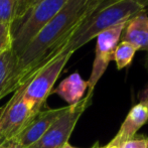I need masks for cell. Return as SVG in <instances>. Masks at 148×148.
<instances>
[{
    "label": "cell",
    "mask_w": 148,
    "mask_h": 148,
    "mask_svg": "<svg viewBox=\"0 0 148 148\" xmlns=\"http://www.w3.org/2000/svg\"><path fill=\"white\" fill-rule=\"evenodd\" d=\"M146 11L136 0H103L70 36L64 51L74 53L101 32Z\"/></svg>",
    "instance_id": "1"
},
{
    "label": "cell",
    "mask_w": 148,
    "mask_h": 148,
    "mask_svg": "<svg viewBox=\"0 0 148 148\" xmlns=\"http://www.w3.org/2000/svg\"><path fill=\"white\" fill-rule=\"evenodd\" d=\"M70 0H40L11 24L12 51L17 58L39 30L49 23Z\"/></svg>",
    "instance_id": "2"
},
{
    "label": "cell",
    "mask_w": 148,
    "mask_h": 148,
    "mask_svg": "<svg viewBox=\"0 0 148 148\" xmlns=\"http://www.w3.org/2000/svg\"><path fill=\"white\" fill-rule=\"evenodd\" d=\"M72 56L73 53H62L41 69L27 85L23 86V99L27 102L34 113L39 112L45 105V101L53 91V85Z\"/></svg>",
    "instance_id": "3"
},
{
    "label": "cell",
    "mask_w": 148,
    "mask_h": 148,
    "mask_svg": "<svg viewBox=\"0 0 148 148\" xmlns=\"http://www.w3.org/2000/svg\"><path fill=\"white\" fill-rule=\"evenodd\" d=\"M23 92L24 87L14 92L0 119V148H5L8 143L18 138L36 114L23 99Z\"/></svg>",
    "instance_id": "4"
},
{
    "label": "cell",
    "mask_w": 148,
    "mask_h": 148,
    "mask_svg": "<svg viewBox=\"0 0 148 148\" xmlns=\"http://www.w3.org/2000/svg\"><path fill=\"white\" fill-rule=\"evenodd\" d=\"M93 96L86 95L80 102L66 107V111L47 129L42 137L29 148H62L68 143L76 124L92 102Z\"/></svg>",
    "instance_id": "5"
},
{
    "label": "cell",
    "mask_w": 148,
    "mask_h": 148,
    "mask_svg": "<svg viewBox=\"0 0 148 148\" xmlns=\"http://www.w3.org/2000/svg\"><path fill=\"white\" fill-rule=\"evenodd\" d=\"M125 23H120L108 28L105 31L101 32L97 37L95 49V59L93 62V68L90 75L88 83V93L87 95L93 96V92L97 83L102 78L104 73L108 68V64L113 60L114 51L116 47L120 42L121 34L124 29Z\"/></svg>",
    "instance_id": "6"
},
{
    "label": "cell",
    "mask_w": 148,
    "mask_h": 148,
    "mask_svg": "<svg viewBox=\"0 0 148 148\" xmlns=\"http://www.w3.org/2000/svg\"><path fill=\"white\" fill-rule=\"evenodd\" d=\"M148 121V87L141 93V98L137 104H135L125 120L123 121L120 129L113 139L108 143L109 147H118L123 142L133 138L139 131V129L144 126Z\"/></svg>",
    "instance_id": "7"
},
{
    "label": "cell",
    "mask_w": 148,
    "mask_h": 148,
    "mask_svg": "<svg viewBox=\"0 0 148 148\" xmlns=\"http://www.w3.org/2000/svg\"><path fill=\"white\" fill-rule=\"evenodd\" d=\"M66 107L57 109H41L38 113L35 114L29 124L17 138L23 148H29L31 145L36 143L45 135L51 124L66 111Z\"/></svg>",
    "instance_id": "8"
},
{
    "label": "cell",
    "mask_w": 148,
    "mask_h": 148,
    "mask_svg": "<svg viewBox=\"0 0 148 148\" xmlns=\"http://www.w3.org/2000/svg\"><path fill=\"white\" fill-rule=\"evenodd\" d=\"M121 41L131 43L137 51L148 53V15L146 11L137 13L125 23Z\"/></svg>",
    "instance_id": "9"
},
{
    "label": "cell",
    "mask_w": 148,
    "mask_h": 148,
    "mask_svg": "<svg viewBox=\"0 0 148 148\" xmlns=\"http://www.w3.org/2000/svg\"><path fill=\"white\" fill-rule=\"evenodd\" d=\"M88 90V83L83 80L79 73H74L62 80L53 91L62 100L70 105H75L84 98L86 91Z\"/></svg>",
    "instance_id": "10"
},
{
    "label": "cell",
    "mask_w": 148,
    "mask_h": 148,
    "mask_svg": "<svg viewBox=\"0 0 148 148\" xmlns=\"http://www.w3.org/2000/svg\"><path fill=\"white\" fill-rule=\"evenodd\" d=\"M18 58L12 49L0 53V100L6 96L8 83L14 74Z\"/></svg>",
    "instance_id": "11"
},
{
    "label": "cell",
    "mask_w": 148,
    "mask_h": 148,
    "mask_svg": "<svg viewBox=\"0 0 148 148\" xmlns=\"http://www.w3.org/2000/svg\"><path fill=\"white\" fill-rule=\"evenodd\" d=\"M136 51L137 49L131 43L127 41H120L116 47L113 56V60H115L117 70H122L128 66L132 62Z\"/></svg>",
    "instance_id": "12"
},
{
    "label": "cell",
    "mask_w": 148,
    "mask_h": 148,
    "mask_svg": "<svg viewBox=\"0 0 148 148\" xmlns=\"http://www.w3.org/2000/svg\"><path fill=\"white\" fill-rule=\"evenodd\" d=\"M23 0H0V22L11 25Z\"/></svg>",
    "instance_id": "13"
},
{
    "label": "cell",
    "mask_w": 148,
    "mask_h": 148,
    "mask_svg": "<svg viewBox=\"0 0 148 148\" xmlns=\"http://www.w3.org/2000/svg\"><path fill=\"white\" fill-rule=\"evenodd\" d=\"M12 47L11 25L0 22V53Z\"/></svg>",
    "instance_id": "14"
},
{
    "label": "cell",
    "mask_w": 148,
    "mask_h": 148,
    "mask_svg": "<svg viewBox=\"0 0 148 148\" xmlns=\"http://www.w3.org/2000/svg\"><path fill=\"white\" fill-rule=\"evenodd\" d=\"M119 148H148V138L144 136L133 137L123 142Z\"/></svg>",
    "instance_id": "15"
},
{
    "label": "cell",
    "mask_w": 148,
    "mask_h": 148,
    "mask_svg": "<svg viewBox=\"0 0 148 148\" xmlns=\"http://www.w3.org/2000/svg\"><path fill=\"white\" fill-rule=\"evenodd\" d=\"M39 1H40V0H23L22 3H21V5H20L19 9H18V11H17V15H16L15 20L18 19V18H20V17H22V16H23L24 14H25L26 12L30 9V8H32L33 6H34L35 4ZM15 20H14V21H15Z\"/></svg>",
    "instance_id": "16"
},
{
    "label": "cell",
    "mask_w": 148,
    "mask_h": 148,
    "mask_svg": "<svg viewBox=\"0 0 148 148\" xmlns=\"http://www.w3.org/2000/svg\"><path fill=\"white\" fill-rule=\"evenodd\" d=\"M5 148H23V146L21 145L20 141L16 138V139H14V140H12L11 142L8 143V145Z\"/></svg>",
    "instance_id": "17"
},
{
    "label": "cell",
    "mask_w": 148,
    "mask_h": 148,
    "mask_svg": "<svg viewBox=\"0 0 148 148\" xmlns=\"http://www.w3.org/2000/svg\"><path fill=\"white\" fill-rule=\"evenodd\" d=\"M136 1L138 2V3L140 4V5L142 6L145 10L148 9V0H136Z\"/></svg>",
    "instance_id": "18"
},
{
    "label": "cell",
    "mask_w": 148,
    "mask_h": 148,
    "mask_svg": "<svg viewBox=\"0 0 148 148\" xmlns=\"http://www.w3.org/2000/svg\"><path fill=\"white\" fill-rule=\"evenodd\" d=\"M6 109H7V103H6L5 105L2 106V107H0V119H1L2 115L4 114V112H5Z\"/></svg>",
    "instance_id": "19"
},
{
    "label": "cell",
    "mask_w": 148,
    "mask_h": 148,
    "mask_svg": "<svg viewBox=\"0 0 148 148\" xmlns=\"http://www.w3.org/2000/svg\"><path fill=\"white\" fill-rule=\"evenodd\" d=\"M62 148H78V147H75V146H73V145H71L70 143H66V144L62 146Z\"/></svg>",
    "instance_id": "20"
},
{
    "label": "cell",
    "mask_w": 148,
    "mask_h": 148,
    "mask_svg": "<svg viewBox=\"0 0 148 148\" xmlns=\"http://www.w3.org/2000/svg\"><path fill=\"white\" fill-rule=\"evenodd\" d=\"M144 66H145V68H146V70L148 71V53H147L146 58H145V62H144Z\"/></svg>",
    "instance_id": "21"
},
{
    "label": "cell",
    "mask_w": 148,
    "mask_h": 148,
    "mask_svg": "<svg viewBox=\"0 0 148 148\" xmlns=\"http://www.w3.org/2000/svg\"><path fill=\"white\" fill-rule=\"evenodd\" d=\"M92 148H101V147H100V146H99V144H98V143H96V144H95V145H94V146H93V147H92Z\"/></svg>",
    "instance_id": "22"
},
{
    "label": "cell",
    "mask_w": 148,
    "mask_h": 148,
    "mask_svg": "<svg viewBox=\"0 0 148 148\" xmlns=\"http://www.w3.org/2000/svg\"><path fill=\"white\" fill-rule=\"evenodd\" d=\"M101 148H118V147H109V146H105V147H101Z\"/></svg>",
    "instance_id": "23"
}]
</instances>
